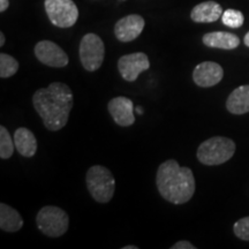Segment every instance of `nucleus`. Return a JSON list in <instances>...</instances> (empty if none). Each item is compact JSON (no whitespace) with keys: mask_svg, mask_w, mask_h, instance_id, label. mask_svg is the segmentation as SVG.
Wrapping results in <instances>:
<instances>
[{"mask_svg":"<svg viewBox=\"0 0 249 249\" xmlns=\"http://www.w3.org/2000/svg\"><path fill=\"white\" fill-rule=\"evenodd\" d=\"M33 104L46 128L57 132L64 128L70 119L74 104L73 92L65 83L53 82L34 93Z\"/></svg>","mask_w":249,"mask_h":249,"instance_id":"f257e3e1","label":"nucleus"},{"mask_svg":"<svg viewBox=\"0 0 249 249\" xmlns=\"http://www.w3.org/2000/svg\"><path fill=\"white\" fill-rule=\"evenodd\" d=\"M156 183L161 197L173 204L187 203L195 193L193 171L189 167L180 166L174 160H169L160 165Z\"/></svg>","mask_w":249,"mask_h":249,"instance_id":"f03ea898","label":"nucleus"},{"mask_svg":"<svg viewBox=\"0 0 249 249\" xmlns=\"http://www.w3.org/2000/svg\"><path fill=\"white\" fill-rule=\"evenodd\" d=\"M233 140L224 136H214L202 142L197 149V160L204 165H220L226 163L235 152Z\"/></svg>","mask_w":249,"mask_h":249,"instance_id":"7ed1b4c3","label":"nucleus"},{"mask_svg":"<svg viewBox=\"0 0 249 249\" xmlns=\"http://www.w3.org/2000/svg\"><path fill=\"white\" fill-rule=\"evenodd\" d=\"M87 187L96 202L107 203L114 195L116 180L110 170L101 165H95L87 172Z\"/></svg>","mask_w":249,"mask_h":249,"instance_id":"20e7f679","label":"nucleus"},{"mask_svg":"<svg viewBox=\"0 0 249 249\" xmlns=\"http://www.w3.org/2000/svg\"><path fill=\"white\" fill-rule=\"evenodd\" d=\"M36 224L43 234L51 238H59L67 232L70 217L60 208L46 205L37 213Z\"/></svg>","mask_w":249,"mask_h":249,"instance_id":"39448f33","label":"nucleus"},{"mask_svg":"<svg viewBox=\"0 0 249 249\" xmlns=\"http://www.w3.org/2000/svg\"><path fill=\"white\" fill-rule=\"evenodd\" d=\"M80 60L83 68L88 71L99 70L104 61L105 46L102 38L96 34H87L80 43Z\"/></svg>","mask_w":249,"mask_h":249,"instance_id":"423d86ee","label":"nucleus"},{"mask_svg":"<svg viewBox=\"0 0 249 249\" xmlns=\"http://www.w3.org/2000/svg\"><path fill=\"white\" fill-rule=\"evenodd\" d=\"M44 6L49 20L55 27H73L79 18V9L73 0H45Z\"/></svg>","mask_w":249,"mask_h":249,"instance_id":"0eeeda50","label":"nucleus"},{"mask_svg":"<svg viewBox=\"0 0 249 249\" xmlns=\"http://www.w3.org/2000/svg\"><path fill=\"white\" fill-rule=\"evenodd\" d=\"M149 67H150V61L148 55L143 52L124 54L118 61V70L121 77L128 82L138 80L140 74L149 70Z\"/></svg>","mask_w":249,"mask_h":249,"instance_id":"6e6552de","label":"nucleus"},{"mask_svg":"<svg viewBox=\"0 0 249 249\" xmlns=\"http://www.w3.org/2000/svg\"><path fill=\"white\" fill-rule=\"evenodd\" d=\"M34 51L36 58L46 66L53 68L67 66L68 57L66 52L51 40H40L36 44Z\"/></svg>","mask_w":249,"mask_h":249,"instance_id":"1a4fd4ad","label":"nucleus"},{"mask_svg":"<svg viewBox=\"0 0 249 249\" xmlns=\"http://www.w3.org/2000/svg\"><path fill=\"white\" fill-rule=\"evenodd\" d=\"M223 76V67L213 61L201 62L193 71V80L195 85L201 88H210L218 85L222 81Z\"/></svg>","mask_w":249,"mask_h":249,"instance_id":"9d476101","label":"nucleus"},{"mask_svg":"<svg viewBox=\"0 0 249 249\" xmlns=\"http://www.w3.org/2000/svg\"><path fill=\"white\" fill-rule=\"evenodd\" d=\"M144 26V18L138 14H130L118 21L114 27V34L118 40L128 43L141 35Z\"/></svg>","mask_w":249,"mask_h":249,"instance_id":"9b49d317","label":"nucleus"},{"mask_svg":"<svg viewBox=\"0 0 249 249\" xmlns=\"http://www.w3.org/2000/svg\"><path fill=\"white\" fill-rule=\"evenodd\" d=\"M107 110L110 112L114 123L121 127H129L135 123L134 104L132 99L123 97V96L112 98L108 102Z\"/></svg>","mask_w":249,"mask_h":249,"instance_id":"f8f14e48","label":"nucleus"},{"mask_svg":"<svg viewBox=\"0 0 249 249\" xmlns=\"http://www.w3.org/2000/svg\"><path fill=\"white\" fill-rule=\"evenodd\" d=\"M223 13L222 6L218 2L204 1L192 9L191 18L196 23H213L222 18Z\"/></svg>","mask_w":249,"mask_h":249,"instance_id":"ddd939ff","label":"nucleus"},{"mask_svg":"<svg viewBox=\"0 0 249 249\" xmlns=\"http://www.w3.org/2000/svg\"><path fill=\"white\" fill-rule=\"evenodd\" d=\"M203 44L208 48L233 50L240 45V39L234 34L226 33V31H214L208 33L203 36Z\"/></svg>","mask_w":249,"mask_h":249,"instance_id":"4468645a","label":"nucleus"},{"mask_svg":"<svg viewBox=\"0 0 249 249\" xmlns=\"http://www.w3.org/2000/svg\"><path fill=\"white\" fill-rule=\"evenodd\" d=\"M226 108L236 116L249 112V86H241L233 90L227 97Z\"/></svg>","mask_w":249,"mask_h":249,"instance_id":"2eb2a0df","label":"nucleus"},{"mask_svg":"<svg viewBox=\"0 0 249 249\" xmlns=\"http://www.w3.org/2000/svg\"><path fill=\"white\" fill-rule=\"evenodd\" d=\"M15 148L23 157H33L37 151V140L34 133L24 127H20L14 133Z\"/></svg>","mask_w":249,"mask_h":249,"instance_id":"dca6fc26","label":"nucleus"},{"mask_svg":"<svg viewBox=\"0 0 249 249\" xmlns=\"http://www.w3.org/2000/svg\"><path fill=\"white\" fill-rule=\"evenodd\" d=\"M23 226L21 214L14 208L1 203L0 204V229L5 232H18Z\"/></svg>","mask_w":249,"mask_h":249,"instance_id":"f3484780","label":"nucleus"},{"mask_svg":"<svg viewBox=\"0 0 249 249\" xmlns=\"http://www.w3.org/2000/svg\"><path fill=\"white\" fill-rule=\"evenodd\" d=\"M18 70V62L12 55L1 53L0 54V77L8 79L17 74Z\"/></svg>","mask_w":249,"mask_h":249,"instance_id":"a211bd4d","label":"nucleus"},{"mask_svg":"<svg viewBox=\"0 0 249 249\" xmlns=\"http://www.w3.org/2000/svg\"><path fill=\"white\" fill-rule=\"evenodd\" d=\"M15 143L11 138V134L4 126L0 127V157L8 160L14 152Z\"/></svg>","mask_w":249,"mask_h":249,"instance_id":"6ab92c4d","label":"nucleus"},{"mask_svg":"<svg viewBox=\"0 0 249 249\" xmlns=\"http://www.w3.org/2000/svg\"><path fill=\"white\" fill-rule=\"evenodd\" d=\"M222 21L226 27L233 28H240L245 22V17L240 11H236V9H226L222 15Z\"/></svg>","mask_w":249,"mask_h":249,"instance_id":"aec40b11","label":"nucleus"},{"mask_svg":"<svg viewBox=\"0 0 249 249\" xmlns=\"http://www.w3.org/2000/svg\"><path fill=\"white\" fill-rule=\"evenodd\" d=\"M234 234L244 241H249V216L239 219L233 226Z\"/></svg>","mask_w":249,"mask_h":249,"instance_id":"412c9836","label":"nucleus"},{"mask_svg":"<svg viewBox=\"0 0 249 249\" xmlns=\"http://www.w3.org/2000/svg\"><path fill=\"white\" fill-rule=\"evenodd\" d=\"M172 249H195V246H193L189 241L182 240V241H178L176 245H173Z\"/></svg>","mask_w":249,"mask_h":249,"instance_id":"4be33fe9","label":"nucleus"},{"mask_svg":"<svg viewBox=\"0 0 249 249\" xmlns=\"http://www.w3.org/2000/svg\"><path fill=\"white\" fill-rule=\"evenodd\" d=\"M9 1L8 0H0V12H5L8 8Z\"/></svg>","mask_w":249,"mask_h":249,"instance_id":"5701e85b","label":"nucleus"},{"mask_svg":"<svg viewBox=\"0 0 249 249\" xmlns=\"http://www.w3.org/2000/svg\"><path fill=\"white\" fill-rule=\"evenodd\" d=\"M5 44V36L4 33H0V46H2Z\"/></svg>","mask_w":249,"mask_h":249,"instance_id":"b1692460","label":"nucleus"},{"mask_svg":"<svg viewBox=\"0 0 249 249\" xmlns=\"http://www.w3.org/2000/svg\"><path fill=\"white\" fill-rule=\"evenodd\" d=\"M244 42H245V45H246V46H248V48H249V31H248L247 34H246Z\"/></svg>","mask_w":249,"mask_h":249,"instance_id":"393cba45","label":"nucleus"},{"mask_svg":"<svg viewBox=\"0 0 249 249\" xmlns=\"http://www.w3.org/2000/svg\"><path fill=\"white\" fill-rule=\"evenodd\" d=\"M135 111L138 112L139 114H142V113H143V110H142V108L140 107H135Z\"/></svg>","mask_w":249,"mask_h":249,"instance_id":"a878e982","label":"nucleus"},{"mask_svg":"<svg viewBox=\"0 0 249 249\" xmlns=\"http://www.w3.org/2000/svg\"><path fill=\"white\" fill-rule=\"evenodd\" d=\"M124 249H138L136 246H126V247H124Z\"/></svg>","mask_w":249,"mask_h":249,"instance_id":"bb28decb","label":"nucleus"}]
</instances>
